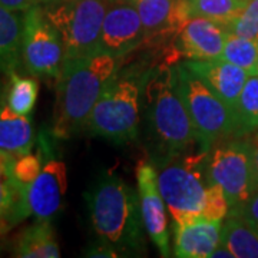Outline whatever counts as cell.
Here are the masks:
<instances>
[{"instance_id": "cell-1", "label": "cell", "mask_w": 258, "mask_h": 258, "mask_svg": "<svg viewBox=\"0 0 258 258\" xmlns=\"http://www.w3.org/2000/svg\"><path fill=\"white\" fill-rule=\"evenodd\" d=\"M118 57L98 50L92 55L64 59L56 79L53 135L69 139L86 128L95 103L116 74Z\"/></svg>"}, {"instance_id": "cell-2", "label": "cell", "mask_w": 258, "mask_h": 258, "mask_svg": "<svg viewBox=\"0 0 258 258\" xmlns=\"http://www.w3.org/2000/svg\"><path fill=\"white\" fill-rule=\"evenodd\" d=\"M95 232L116 252H137L144 247V221L135 189L113 172L102 174L85 194Z\"/></svg>"}, {"instance_id": "cell-3", "label": "cell", "mask_w": 258, "mask_h": 258, "mask_svg": "<svg viewBox=\"0 0 258 258\" xmlns=\"http://www.w3.org/2000/svg\"><path fill=\"white\" fill-rule=\"evenodd\" d=\"M149 139L158 159L189 152L198 147L194 123L178 91L174 66H161L145 81Z\"/></svg>"}, {"instance_id": "cell-4", "label": "cell", "mask_w": 258, "mask_h": 258, "mask_svg": "<svg viewBox=\"0 0 258 258\" xmlns=\"http://www.w3.org/2000/svg\"><path fill=\"white\" fill-rule=\"evenodd\" d=\"M207 151L184 152L162 161L158 185L172 221L176 225L203 218L210 188Z\"/></svg>"}, {"instance_id": "cell-5", "label": "cell", "mask_w": 258, "mask_h": 258, "mask_svg": "<svg viewBox=\"0 0 258 258\" xmlns=\"http://www.w3.org/2000/svg\"><path fill=\"white\" fill-rule=\"evenodd\" d=\"M144 79L131 74L113 76L95 103L85 131L118 145L135 141Z\"/></svg>"}, {"instance_id": "cell-6", "label": "cell", "mask_w": 258, "mask_h": 258, "mask_svg": "<svg viewBox=\"0 0 258 258\" xmlns=\"http://www.w3.org/2000/svg\"><path fill=\"white\" fill-rule=\"evenodd\" d=\"M178 91L191 116L200 151L210 152L218 141L235 137V115L186 63L176 64Z\"/></svg>"}, {"instance_id": "cell-7", "label": "cell", "mask_w": 258, "mask_h": 258, "mask_svg": "<svg viewBox=\"0 0 258 258\" xmlns=\"http://www.w3.org/2000/svg\"><path fill=\"white\" fill-rule=\"evenodd\" d=\"M111 0H52L42 5L45 15L60 33L64 59L99 50L102 23Z\"/></svg>"}, {"instance_id": "cell-8", "label": "cell", "mask_w": 258, "mask_h": 258, "mask_svg": "<svg viewBox=\"0 0 258 258\" xmlns=\"http://www.w3.org/2000/svg\"><path fill=\"white\" fill-rule=\"evenodd\" d=\"M208 178L224 191L230 210L242 205L258 191L252 144L235 138L214 145L208 155Z\"/></svg>"}, {"instance_id": "cell-9", "label": "cell", "mask_w": 258, "mask_h": 258, "mask_svg": "<svg viewBox=\"0 0 258 258\" xmlns=\"http://www.w3.org/2000/svg\"><path fill=\"white\" fill-rule=\"evenodd\" d=\"M64 60L63 42L57 29L45 15L42 5L23 13L22 64L36 78L57 79Z\"/></svg>"}, {"instance_id": "cell-10", "label": "cell", "mask_w": 258, "mask_h": 258, "mask_svg": "<svg viewBox=\"0 0 258 258\" xmlns=\"http://www.w3.org/2000/svg\"><path fill=\"white\" fill-rule=\"evenodd\" d=\"M144 45V28L132 0H111L103 19L99 50L120 57Z\"/></svg>"}, {"instance_id": "cell-11", "label": "cell", "mask_w": 258, "mask_h": 258, "mask_svg": "<svg viewBox=\"0 0 258 258\" xmlns=\"http://www.w3.org/2000/svg\"><path fill=\"white\" fill-rule=\"evenodd\" d=\"M139 203L144 227L162 257L171 255L166 204L158 185V169L152 162L142 161L137 168Z\"/></svg>"}, {"instance_id": "cell-12", "label": "cell", "mask_w": 258, "mask_h": 258, "mask_svg": "<svg viewBox=\"0 0 258 258\" xmlns=\"http://www.w3.org/2000/svg\"><path fill=\"white\" fill-rule=\"evenodd\" d=\"M144 28L145 45H162L179 35L191 18L188 0H135Z\"/></svg>"}, {"instance_id": "cell-13", "label": "cell", "mask_w": 258, "mask_h": 258, "mask_svg": "<svg viewBox=\"0 0 258 258\" xmlns=\"http://www.w3.org/2000/svg\"><path fill=\"white\" fill-rule=\"evenodd\" d=\"M228 36L227 28L211 19L192 16L176 36L172 56L189 60H211L221 56Z\"/></svg>"}, {"instance_id": "cell-14", "label": "cell", "mask_w": 258, "mask_h": 258, "mask_svg": "<svg viewBox=\"0 0 258 258\" xmlns=\"http://www.w3.org/2000/svg\"><path fill=\"white\" fill-rule=\"evenodd\" d=\"M66 188V164L53 158L47 159L36 179L29 186L28 200L32 215L36 220L52 221L63 208Z\"/></svg>"}, {"instance_id": "cell-15", "label": "cell", "mask_w": 258, "mask_h": 258, "mask_svg": "<svg viewBox=\"0 0 258 258\" xmlns=\"http://www.w3.org/2000/svg\"><path fill=\"white\" fill-rule=\"evenodd\" d=\"M15 155L0 152V235L32 215L28 200V185L19 181L13 165Z\"/></svg>"}, {"instance_id": "cell-16", "label": "cell", "mask_w": 258, "mask_h": 258, "mask_svg": "<svg viewBox=\"0 0 258 258\" xmlns=\"http://www.w3.org/2000/svg\"><path fill=\"white\" fill-rule=\"evenodd\" d=\"M185 63L230 106L232 112L235 111L241 91L249 76L244 69L220 57L211 60H189Z\"/></svg>"}, {"instance_id": "cell-17", "label": "cell", "mask_w": 258, "mask_h": 258, "mask_svg": "<svg viewBox=\"0 0 258 258\" xmlns=\"http://www.w3.org/2000/svg\"><path fill=\"white\" fill-rule=\"evenodd\" d=\"M222 221L198 218L182 225L174 224L175 257L211 258L221 242Z\"/></svg>"}, {"instance_id": "cell-18", "label": "cell", "mask_w": 258, "mask_h": 258, "mask_svg": "<svg viewBox=\"0 0 258 258\" xmlns=\"http://www.w3.org/2000/svg\"><path fill=\"white\" fill-rule=\"evenodd\" d=\"M35 132L30 116L18 115L5 103L0 105V152L23 155L32 151Z\"/></svg>"}, {"instance_id": "cell-19", "label": "cell", "mask_w": 258, "mask_h": 258, "mask_svg": "<svg viewBox=\"0 0 258 258\" xmlns=\"http://www.w3.org/2000/svg\"><path fill=\"white\" fill-rule=\"evenodd\" d=\"M13 255L19 258H57V245L52 221L36 220L16 237Z\"/></svg>"}, {"instance_id": "cell-20", "label": "cell", "mask_w": 258, "mask_h": 258, "mask_svg": "<svg viewBox=\"0 0 258 258\" xmlns=\"http://www.w3.org/2000/svg\"><path fill=\"white\" fill-rule=\"evenodd\" d=\"M23 16L0 5V72L10 75L22 63Z\"/></svg>"}, {"instance_id": "cell-21", "label": "cell", "mask_w": 258, "mask_h": 258, "mask_svg": "<svg viewBox=\"0 0 258 258\" xmlns=\"http://www.w3.org/2000/svg\"><path fill=\"white\" fill-rule=\"evenodd\" d=\"M221 242L234 258H258V231L235 212L222 221Z\"/></svg>"}, {"instance_id": "cell-22", "label": "cell", "mask_w": 258, "mask_h": 258, "mask_svg": "<svg viewBox=\"0 0 258 258\" xmlns=\"http://www.w3.org/2000/svg\"><path fill=\"white\" fill-rule=\"evenodd\" d=\"M235 137L252 134L258 129V75L248 76L235 105Z\"/></svg>"}, {"instance_id": "cell-23", "label": "cell", "mask_w": 258, "mask_h": 258, "mask_svg": "<svg viewBox=\"0 0 258 258\" xmlns=\"http://www.w3.org/2000/svg\"><path fill=\"white\" fill-rule=\"evenodd\" d=\"M9 78L6 105L18 115L30 116L37 101L39 81L36 76H20L16 72H12Z\"/></svg>"}, {"instance_id": "cell-24", "label": "cell", "mask_w": 258, "mask_h": 258, "mask_svg": "<svg viewBox=\"0 0 258 258\" xmlns=\"http://www.w3.org/2000/svg\"><path fill=\"white\" fill-rule=\"evenodd\" d=\"M220 59L240 66L249 76L258 75V42L228 33Z\"/></svg>"}, {"instance_id": "cell-25", "label": "cell", "mask_w": 258, "mask_h": 258, "mask_svg": "<svg viewBox=\"0 0 258 258\" xmlns=\"http://www.w3.org/2000/svg\"><path fill=\"white\" fill-rule=\"evenodd\" d=\"M249 0H188L189 15L211 19L224 26L240 15Z\"/></svg>"}, {"instance_id": "cell-26", "label": "cell", "mask_w": 258, "mask_h": 258, "mask_svg": "<svg viewBox=\"0 0 258 258\" xmlns=\"http://www.w3.org/2000/svg\"><path fill=\"white\" fill-rule=\"evenodd\" d=\"M225 28L228 33L258 42V0H249L244 10Z\"/></svg>"}, {"instance_id": "cell-27", "label": "cell", "mask_w": 258, "mask_h": 258, "mask_svg": "<svg viewBox=\"0 0 258 258\" xmlns=\"http://www.w3.org/2000/svg\"><path fill=\"white\" fill-rule=\"evenodd\" d=\"M230 212V204L225 194L218 185L211 184L207 194V201L203 211V218L211 221H224Z\"/></svg>"}, {"instance_id": "cell-28", "label": "cell", "mask_w": 258, "mask_h": 258, "mask_svg": "<svg viewBox=\"0 0 258 258\" xmlns=\"http://www.w3.org/2000/svg\"><path fill=\"white\" fill-rule=\"evenodd\" d=\"M42 166L43 165H42V158H40V155H32L29 152V154L18 155V157L15 158L13 171H15L16 178H18L22 184L30 186V184L39 175Z\"/></svg>"}, {"instance_id": "cell-29", "label": "cell", "mask_w": 258, "mask_h": 258, "mask_svg": "<svg viewBox=\"0 0 258 258\" xmlns=\"http://www.w3.org/2000/svg\"><path fill=\"white\" fill-rule=\"evenodd\" d=\"M230 211L241 215L249 225H252L258 231V191L254 195H251L242 205Z\"/></svg>"}, {"instance_id": "cell-30", "label": "cell", "mask_w": 258, "mask_h": 258, "mask_svg": "<svg viewBox=\"0 0 258 258\" xmlns=\"http://www.w3.org/2000/svg\"><path fill=\"white\" fill-rule=\"evenodd\" d=\"M52 0H0V5L13 12H26L33 6L46 5Z\"/></svg>"}, {"instance_id": "cell-31", "label": "cell", "mask_w": 258, "mask_h": 258, "mask_svg": "<svg viewBox=\"0 0 258 258\" xmlns=\"http://www.w3.org/2000/svg\"><path fill=\"white\" fill-rule=\"evenodd\" d=\"M211 258H234V257H232V254H231L230 249L227 248L222 242H220V245L214 249Z\"/></svg>"}, {"instance_id": "cell-32", "label": "cell", "mask_w": 258, "mask_h": 258, "mask_svg": "<svg viewBox=\"0 0 258 258\" xmlns=\"http://www.w3.org/2000/svg\"><path fill=\"white\" fill-rule=\"evenodd\" d=\"M252 149H254V164H255V171H257L258 176V139L255 144H252Z\"/></svg>"}, {"instance_id": "cell-33", "label": "cell", "mask_w": 258, "mask_h": 258, "mask_svg": "<svg viewBox=\"0 0 258 258\" xmlns=\"http://www.w3.org/2000/svg\"><path fill=\"white\" fill-rule=\"evenodd\" d=\"M3 98H5V93H3V85L0 82V105L3 103Z\"/></svg>"}, {"instance_id": "cell-34", "label": "cell", "mask_w": 258, "mask_h": 258, "mask_svg": "<svg viewBox=\"0 0 258 258\" xmlns=\"http://www.w3.org/2000/svg\"><path fill=\"white\" fill-rule=\"evenodd\" d=\"M132 2H135V0H132Z\"/></svg>"}]
</instances>
